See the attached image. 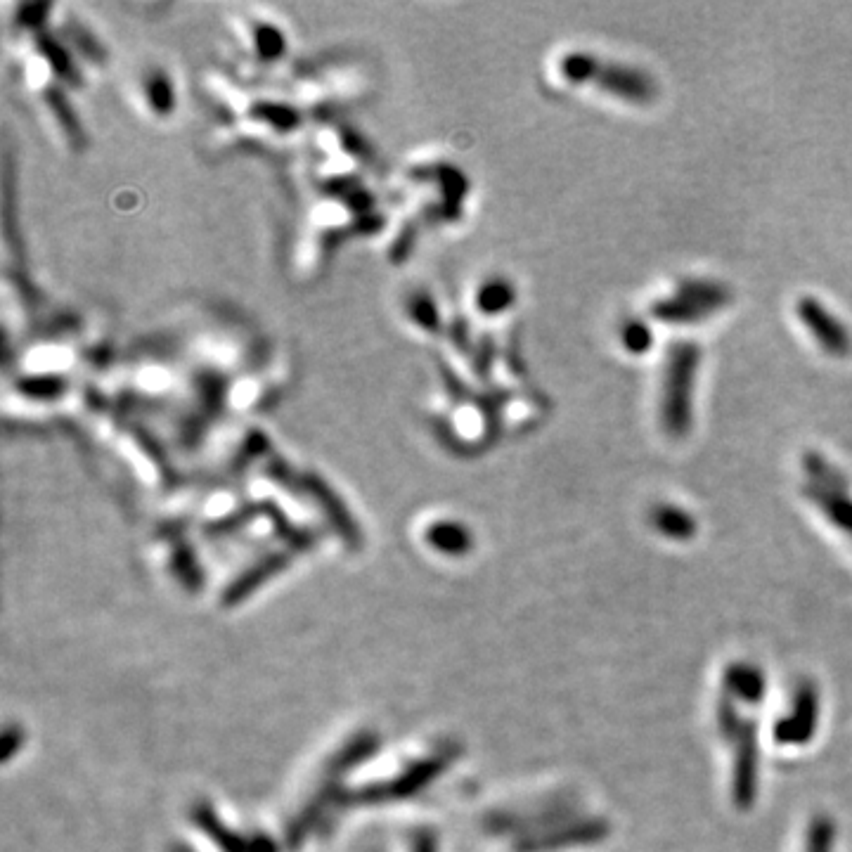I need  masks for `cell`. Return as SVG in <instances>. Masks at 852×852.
<instances>
[{"label": "cell", "mask_w": 852, "mask_h": 852, "mask_svg": "<svg viewBox=\"0 0 852 852\" xmlns=\"http://www.w3.org/2000/svg\"><path fill=\"white\" fill-rule=\"evenodd\" d=\"M561 74L576 83H595L597 88L606 90V93L635 102V105H647V102L656 98V83L649 79V74L625 67V64L597 60L595 55H566L561 60Z\"/></svg>", "instance_id": "1"}, {"label": "cell", "mask_w": 852, "mask_h": 852, "mask_svg": "<svg viewBox=\"0 0 852 852\" xmlns=\"http://www.w3.org/2000/svg\"><path fill=\"white\" fill-rule=\"evenodd\" d=\"M699 370V348L680 344L670 353L661 391V422L670 436H684L692 424L694 377Z\"/></svg>", "instance_id": "2"}, {"label": "cell", "mask_w": 852, "mask_h": 852, "mask_svg": "<svg viewBox=\"0 0 852 852\" xmlns=\"http://www.w3.org/2000/svg\"><path fill=\"white\" fill-rule=\"evenodd\" d=\"M725 303V292L713 282H689L680 287L673 299L656 308V313L666 320H699L706 318Z\"/></svg>", "instance_id": "3"}, {"label": "cell", "mask_w": 852, "mask_h": 852, "mask_svg": "<svg viewBox=\"0 0 852 852\" xmlns=\"http://www.w3.org/2000/svg\"><path fill=\"white\" fill-rule=\"evenodd\" d=\"M800 320L803 325L810 329L812 337L817 339V344L824 351L834 355H845L850 351V337L848 329L841 325V320L836 315H831L817 299H805L800 301Z\"/></svg>", "instance_id": "4"}, {"label": "cell", "mask_w": 852, "mask_h": 852, "mask_svg": "<svg viewBox=\"0 0 852 852\" xmlns=\"http://www.w3.org/2000/svg\"><path fill=\"white\" fill-rule=\"evenodd\" d=\"M140 100L150 116H171L176 107V90L169 74L161 69H147L140 79Z\"/></svg>", "instance_id": "5"}, {"label": "cell", "mask_w": 852, "mask_h": 852, "mask_svg": "<svg viewBox=\"0 0 852 852\" xmlns=\"http://www.w3.org/2000/svg\"><path fill=\"white\" fill-rule=\"evenodd\" d=\"M509 287L505 282H486V287L479 292V306L486 313H497L507 306Z\"/></svg>", "instance_id": "6"}]
</instances>
